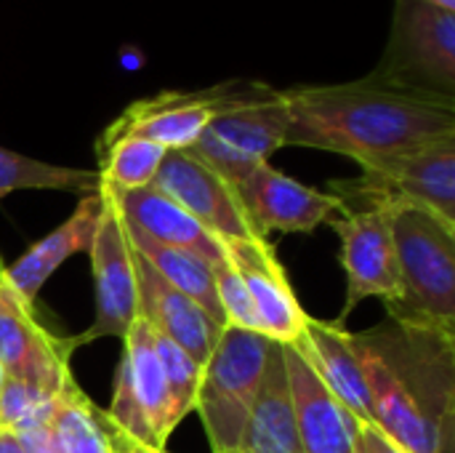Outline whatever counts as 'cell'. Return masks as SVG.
Segmentation results:
<instances>
[{
	"mask_svg": "<svg viewBox=\"0 0 455 453\" xmlns=\"http://www.w3.org/2000/svg\"><path fill=\"white\" fill-rule=\"evenodd\" d=\"M16 190H75L85 195L99 190V174L51 166L0 147V198Z\"/></svg>",
	"mask_w": 455,
	"mask_h": 453,
	"instance_id": "d4e9b609",
	"label": "cell"
},
{
	"mask_svg": "<svg viewBox=\"0 0 455 453\" xmlns=\"http://www.w3.org/2000/svg\"><path fill=\"white\" fill-rule=\"evenodd\" d=\"M224 251L251 294L259 331L272 342L293 344L301 336L309 315L299 304L275 246L264 238H245L224 243Z\"/></svg>",
	"mask_w": 455,
	"mask_h": 453,
	"instance_id": "9a60e30c",
	"label": "cell"
},
{
	"mask_svg": "<svg viewBox=\"0 0 455 453\" xmlns=\"http://www.w3.org/2000/svg\"><path fill=\"white\" fill-rule=\"evenodd\" d=\"M235 192L251 227L264 240L272 232H312L344 208V203L328 190L307 187L269 163L253 168Z\"/></svg>",
	"mask_w": 455,
	"mask_h": 453,
	"instance_id": "5bb4252c",
	"label": "cell"
},
{
	"mask_svg": "<svg viewBox=\"0 0 455 453\" xmlns=\"http://www.w3.org/2000/svg\"><path fill=\"white\" fill-rule=\"evenodd\" d=\"M125 352L115 382V395L104 417L115 430L147 451H165L171 433L179 427L152 328L136 318L125 334Z\"/></svg>",
	"mask_w": 455,
	"mask_h": 453,
	"instance_id": "ba28073f",
	"label": "cell"
},
{
	"mask_svg": "<svg viewBox=\"0 0 455 453\" xmlns=\"http://www.w3.org/2000/svg\"><path fill=\"white\" fill-rule=\"evenodd\" d=\"M128 240L131 246L176 288L181 291L184 296H189L216 326H227V318H224V310L219 304V296H216V280H213V270L200 262L195 254L189 251H181V248H171V246H163V243H155L133 230H128Z\"/></svg>",
	"mask_w": 455,
	"mask_h": 453,
	"instance_id": "7402d4cb",
	"label": "cell"
},
{
	"mask_svg": "<svg viewBox=\"0 0 455 453\" xmlns=\"http://www.w3.org/2000/svg\"><path fill=\"white\" fill-rule=\"evenodd\" d=\"M213 280H216V296H219V304L224 310L227 326L261 334L251 294H248L245 283L240 280V275L235 272V267L229 264V259L224 264L213 267Z\"/></svg>",
	"mask_w": 455,
	"mask_h": 453,
	"instance_id": "83f0119b",
	"label": "cell"
},
{
	"mask_svg": "<svg viewBox=\"0 0 455 453\" xmlns=\"http://www.w3.org/2000/svg\"><path fill=\"white\" fill-rule=\"evenodd\" d=\"M363 174L347 182H331L328 192L344 206L368 208L416 206L455 224V139L416 150L387 152L357 160Z\"/></svg>",
	"mask_w": 455,
	"mask_h": 453,
	"instance_id": "277c9868",
	"label": "cell"
},
{
	"mask_svg": "<svg viewBox=\"0 0 455 453\" xmlns=\"http://www.w3.org/2000/svg\"><path fill=\"white\" fill-rule=\"evenodd\" d=\"M355 453H357V451H355Z\"/></svg>",
	"mask_w": 455,
	"mask_h": 453,
	"instance_id": "d6a6232c",
	"label": "cell"
},
{
	"mask_svg": "<svg viewBox=\"0 0 455 453\" xmlns=\"http://www.w3.org/2000/svg\"><path fill=\"white\" fill-rule=\"evenodd\" d=\"M133 270L139 288V318H144L155 334L181 347L197 366H205L221 336V326H216L189 296L176 291L136 248Z\"/></svg>",
	"mask_w": 455,
	"mask_h": 453,
	"instance_id": "e0dca14e",
	"label": "cell"
},
{
	"mask_svg": "<svg viewBox=\"0 0 455 453\" xmlns=\"http://www.w3.org/2000/svg\"><path fill=\"white\" fill-rule=\"evenodd\" d=\"M48 430L59 453H115L104 411L83 395L72 374L56 392V411Z\"/></svg>",
	"mask_w": 455,
	"mask_h": 453,
	"instance_id": "603a6c76",
	"label": "cell"
},
{
	"mask_svg": "<svg viewBox=\"0 0 455 453\" xmlns=\"http://www.w3.org/2000/svg\"><path fill=\"white\" fill-rule=\"evenodd\" d=\"M168 150L149 139L120 136L99 142V182L115 190H139L155 182V174Z\"/></svg>",
	"mask_w": 455,
	"mask_h": 453,
	"instance_id": "cb8c5ba5",
	"label": "cell"
},
{
	"mask_svg": "<svg viewBox=\"0 0 455 453\" xmlns=\"http://www.w3.org/2000/svg\"><path fill=\"white\" fill-rule=\"evenodd\" d=\"M389 211L403 288L389 320L455 331V224L416 206Z\"/></svg>",
	"mask_w": 455,
	"mask_h": 453,
	"instance_id": "3957f363",
	"label": "cell"
},
{
	"mask_svg": "<svg viewBox=\"0 0 455 453\" xmlns=\"http://www.w3.org/2000/svg\"><path fill=\"white\" fill-rule=\"evenodd\" d=\"M424 3H432V5H440V8L455 11V0H424Z\"/></svg>",
	"mask_w": 455,
	"mask_h": 453,
	"instance_id": "4dcf8cb0",
	"label": "cell"
},
{
	"mask_svg": "<svg viewBox=\"0 0 455 453\" xmlns=\"http://www.w3.org/2000/svg\"><path fill=\"white\" fill-rule=\"evenodd\" d=\"M56 411V395L43 392L21 379L5 376L0 384V430H11L16 435L32 433L51 425Z\"/></svg>",
	"mask_w": 455,
	"mask_h": 453,
	"instance_id": "484cf974",
	"label": "cell"
},
{
	"mask_svg": "<svg viewBox=\"0 0 455 453\" xmlns=\"http://www.w3.org/2000/svg\"><path fill=\"white\" fill-rule=\"evenodd\" d=\"M272 339L224 326L203 366L195 411L203 419L213 453H240L251 409L256 403Z\"/></svg>",
	"mask_w": 455,
	"mask_h": 453,
	"instance_id": "5b68a950",
	"label": "cell"
},
{
	"mask_svg": "<svg viewBox=\"0 0 455 453\" xmlns=\"http://www.w3.org/2000/svg\"><path fill=\"white\" fill-rule=\"evenodd\" d=\"M325 224H331L341 240L339 259L347 275V299L336 323H344L349 312L371 296L384 299L387 307L395 304L403 288H400L397 254L392 238V211L389 208L357 211L344 206Z\"/></svg>",
	"mask_w": 455,
	"mask_h": 453,
	"instance_id": "30bf717a",
	"label": "cell"
},
{
	"mask_svg": "<svg viewBox=\"0 0 455 453\" xmlns=\"http://www.w3.org/2000/svg\"><path fill=\"white\" fill-rule=\"evenodd\" d=\"M293 347L309 360L320 382L360 425H376L365 374L352 347V334L341 323L307 318V326Z\"/></svg>",
	"mask_w": 455,
	"mask_h": 453,
	"instance_id": "d6986e66",
	"label": "cell"
},
{
	"mask_svg": "<svg viewBox=\"0 0 455 453\" xmlns=\"http://www.w3.org/2000/svg\"><path fill=\"white\" fill-rule=\"evenodd\" d=\"M0 384H3V366H0Z\"/></svg>",
	"mask_w": 455,
	"mask_h": 453,
	"instance_id": "1f68e13d",
	"label": "cell"
},
{
	"mask_svg": "<svg viewBox=\"0 0 455 453\" xmlns=\"http://www.w3.org/2000/svg\"><path fill=\"white\" fill-rule=\"evenodd\" d=\"M240 453H304L299 443L291 382L280 342L269 344L261 387L248 417Z\"/></svg>",
	"mask_w": 455,
	"mask_h": 453,
	"instance_id": "44dd1931",
	"label": "cell"
},
{
	"mask_svg": "<svg viewBox=\"0 0 455 453\" xmlns=\"http://www.w3.org/2000/svg\"><path fill=\"white\" fill-rule=\"evenodd\" d=\"M288 107L283 91L259 83V88L219 115L200 139L187 150L216 171L232 190H237L253 168L285 147Z\"/></svg>",
	"mask_w": 455,
	"mask_h": 453,
	"instance_id": "52a82bcc",
	"label": "cell"
},
{
	"mask_svg": "<svg viewBox=\"0 0 455 453\" xmlns=\"http://www.w3.org/2000/svg\"><path fill=\"white\" fill-rule=\"evenodd\" d=\"M152 339H155V352H157L163 374H165V384H168V392H171L173 414L181 422L189 411H195L203 366H197L181 347H176L173 342L163 339L160 334L152 331Z\"/></svg>",
	"mask_w": 455,
	"mask_h": 453,
	"instance_id": "4316f807",
	"label": "cell"
},
{
	"mask_svg": "<svg viewBox=\"0 0 455 453\" xmlns=\"http://www.w3.org/2000/svg\"><path fill=\"white\" fill-rule=\"evenodd\" d=\"M69 339H59L45 331L35 307L21 296L0 272V366L5 376L21 379L43 392L56 395L69 376Z\"/></svg>",
	"mask_w": 455,
	"mask_h": 453,
	"instance_id": "7c38bea8",
	"label": "cell"
},
{
	"mask_svg": "<svg viewBox=\"0 0 455 453\" xmlns=\"http://www.w3.org/2000/svg\"><path fill=\"white\" fill-rule=\"evenodd\" d=\"M368 77L455 99V11L424 0H397L387 51Z\"/></svg>",
	"mask_w": 455,
	"mask_h": 453,
	"instance_id": "8992f818",
	"label": "cell"
},
{
	"mask_svg": "<svg viewBox=\"0 0 455 453\" xmlns=\"http://www.w3.org/2000/svg\"><path fill=\"white\" fill-rule=\"evenodd\" d=\"M104 192L101 184L93 192H85L77 203V208L72 211V216L59 224L51 235H45L40 243H35L21 259H16L11 267H5V280L11 283V288L21 296V302H27L29 307H35L37 291L45 286V280L72 256V254H88L101 211H104Z\"/></svg>",
	"mask_w": 455,
	"mask_h": 453,
	"instance_id": "ffe728a7",
	"label": "cell"
},
{
	"mask_svg": "<svg viewBox=\"0 0 455 453\" xmlns=\"http://www.w3.org/2000/svg\"><path fill=\"white\" fill-rule=\"evenodd\" d=\"M357 453H408L379 425H357Z\"/></svg>",
	"mask_w": 455,
	"mask_h": 453,
	"instance_id": "f1b7e54d",
	"label": "cell"
},
{
	"mask_svg": "<svg viewBox=\"0 0 455 453\" xmlns=\"http://www.w3.org/2000/svg\"><path fill=\"white\" fill-rule=\"evenodd\" d=\"M101 184V182H99ZM112 206L117 208L123 224L155 243L181 248L195 254L211 270L227 262L224 243L216 240L200 222H195L176 200L163 195L160 190L139 187V190H115L101 184Z\"/></svg>",
	"mask_w": 455,
	"mask_h": 453,
	"instance_id": "2e32d148",
	"label": "cell"
},
{
	"mask_svg": "<svg viewBox=\"0 0 455 453\" xmlns=\"http://www.w3.org/2000/svg\"><path fill=\"white\" fill-rule=\"evenodd\" d=\"M0 453H27V449H24V443L19 441L16 433L0 430Z\"/></svg>",
	"mask_w": 455,
	"mask_h": 453,
	"instance_id": "f546056e",
	"label": "cell"
},
{
	"mask_svg": "<svg viewBox=\"0 0 455 453\" xmlns=\"http://www.w3.org/2000/svg\"><path fill=\"white\" fill-rule=\"evenodd\" d=\"M352 347L376 425L408 453H455V331L387 320Z\"/></svg>",
	"mask_w": 455,
	"mask_h": 453,
	"instance_id": "6da1fadb",
	"label": "cell"
},
{
	"mask_svg": "<svg viewBox=\"0 0 455 453\" xmlns=\"http://www.w3.org/2000/svg\"><path fill=\"white\" fill-rule=\"evenodd\" d=\"M285 147L339 152L352 160L455 139V99L363 77L283 91Z\"/></svg>",
	"mask_w": 455,
	"mask_h": 453,
	"instance_id": "7a4b0ae2",
	"label": "cell"
},
{
	"mask_svg": "<svg viewBox=\"0 0 455 453\" xmlns=\"http://www.w3.org/2000/svg\"><path fill=\"white\" fill-rule=\"evenodd\" d=\"M88 256H91V270L96 280V318L80 336L69 339L72 350L91 344L96 339H104V336L125 339L128 328L139 318L133 248H131L125 224L109 198L104 203Z\"/></svg>",
	"mask_w": 455,
	"mask_h": 453,
	"instance_id": "8fae6325",
	"label": "cell"
},
{
	"mask_svg": "<svg viewBox=\"0 0 455 453\" xmlns=\"http://www.w3.org/2000/svg\"><path fill=\"white\" fill-rule=\"evenodd\" d=\"M259 83L229 80L200 91H163L149 99L133 101L99 142H112L120 136H139L160 144L163 150H189L200 133L227 109L248 99Z\"/></svg>",
	"mask_w": 455,
	"mask_h": 453,
	"instance_id": "9c48e42d",
	"label": "cell"
},
{
	"mask_svg": "<svg viewBox=\"0 0 455 453\" xmlns=\"http://www.w3.org/2000/svg\"><path fill=\"white\" fill-rule=\"evenodd\" d=\"M152 187L176 200L221 243L259 238L243 211L237 192L187 150L165 152Z\"/></svg>",
	"mask_w": 455,
	"mask_h": 453,
	"instance_id": "4fadbf2b",
	"label": "cell"
},
{
	"mask_svg": "<svg viewBox=\"0 0 455 453\" xmlns=\"http://www.w3.org/2000/svg\"><path fill=\"white\" fill-rule=\"evenodd\" d=\"M283 358L291 382V398L296 411V430L304 453H355L357 419L333 398L320 382L309 360L293 347L283 344Z\"/></svg>",
	"mask_w": 455,
	"mask_h": 453,
	"instance_id": "ac0fdd59",
	"label": "cell"
}]
</instances>
